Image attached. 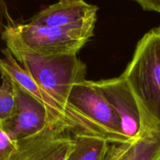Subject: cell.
<instances>
[{"label":"cell","mask_w":160,"mask_h":160,"mask_svg":"<svg viewBox=\"0 0 160 160\" xmlns=\"http://www.w3.org/2000/svg\"><path fill=\"white\" fill-rule=\"evenodd\" d=\"M6 20L1 31L2 39L19 64L55 101L75 109L69 104L68 98L73 86L86 80V64L77 55L45 56L34 52L20 39L8 14Z\"/></svg>","instance_id":"6da1fadb"},{"label":"cell","mask_w":160,"mask_h":160,"mask_svg":"<svg viewBox=\"0 0 160 160\" xmlns=\"http://www.w3.org/2000/svg\"><path fill=\"white\" fill-rule=\"evenodd\" d=\"M121 75L138 106L142 131H160V26L148 31L138 42Z\"/></svg>","instance_id":"7a4b0ae2"},{"label":"cell","mask_w":160,"mask_h":160,"mask_svg":"<svg viewBox=\"0 0 160 160\" xmlns=\"http://www.w3.org/2000/svg\"><path fill=\"white\" fill-rule=\"evenodd\" d=\"M5 56L0 59V73L9 77L38 100L47 109L50 123H60L68 128L73 135L78 134L102 136L109 140L106 134L96 124L76 109H69L55 101L19 64L7 48L2 50Z\"/></svg>","instance_id":"3957f363"},{"label":"cell","mask_w":160,"mask_h":160,"mask_svg":"<svg viewBox=\"0 0 160 160\" xmlns=\"http://www.w3.org/2000/svg\"><path fill=\"white\" fill-rule=\"evenodd\" d=\"M20 39L34 52L45 56L77 55L94 35L80 29L16 23Z\"/></svg>","instance_id":"277c9868"},{"label":"cell","mask_w":160,"mask_h":160,"mask_svg":"<svg viewBox=\"0 0 160 160\" xmlns=\"http://www.w3.org/2000/svg\"><path fill=\"white\" fill-rule=\"evenodd\" d=\"M68 102L102 130L110 143H124L131 140L123 133L118 113L92 81L85 80L75 84Z\"/></svg>","instance_id":"5b68a950"},{"label":"cell","mask_w":160,"mask_h":160,"mask_svg":"<svg viewBox=\"0 0 160 160\" xmlns=\"http://www.w3.org/2000/svg\"><path fill=\"white\" fill-rule=\"evenodd\" d=\"M8 160H66L74 146L73 134L60 123H48L35 135L17 142Z\"/></svg>","instance_id":"8992f818"},{"label":"cell","mask_w":160,"mask_h":160,"mask_svg":"<svg viewBox=\"0 0 160 160\" xmlns=\"http://www.w3.org/2000/svg\"><path fill=\"white\" fill-rule=\"evenodd\" d=\"M98 10V6L84 0H59L39 11L28 23L94 33Z\"/></svg>","instance_id":"52a82bcc"},{"label":"cell","mask_w":160,"mask_h":160,"mask_svg":"<svg viewBox=\"0 0 160 160\" xmlns=\"http://www.w3.org/2000/svg\"><path fill=\"white\" fill-rule=\"evenodd\" d=\"M13 84L15 109L12 117L2 124L10 138L18 142L38 134L50 123L45 106L24 89Z\"/></svg>","instance_id":"ba28073f"},{"label":"cell","mask_w":160,"mask_h":160,"mask_svg":"<svg viewBox=\"0 0 160 160\" xmlns=\"http://www.w3.org/2000/svg\"><path fill=\"white\" fill-rule=\"evenodd\" d=\"M92 81L121 119L123 133L131 140L142 132V120L135 98L122 75L119 78Z\"/></svg>","instance_id":"9c48e42d"},{"label":"cell","mask_w":160,"mask_h":160,"mask_svg":"<svg viewBox=\"0 0 160 160\" xmlns=\"http://www.w3.org/2000/svg\"><path fill=\"white\" fill-rule=\"evenodd\" d=\"M104 160H160V131L145 130L129 142L112 143Z\"/></svg>","instance_id":"30bf717a"},{"label":"cell","mask_w":160,"mask_h":160,"mask_svg":"<svg viewBox=\"0 0 160 160\" xmlns=\"http://www.w3.org/2000/svg\"><path fill=\"white\" fill-rule=\"evenodd\" d=\"M73 138L74 146L66 160H104L110 143L106 138L78 134Z\"/></svg>","instance_id":"8fae6325"},{"label":"cell","mask_w":160,"mask_h":160,"mask_svg":"<svg viewBox=\"0 0 160 160\" xmlns=\"http://www.w3.org/2000/svg\"><path fill=\"white\" fill-rule=\"evenodd\" d=\"M2 80L0 85V122L4 123L13 114L16 105V94L12 80L1 73Z\"/></svg>","instance_id":"7c38bea8"},{"label":"cell","mask_w":160,"mask_h":160,"mask_svg":"<svg viewBox=\"0 0 160 160\" xmlns=\"http://www.w3.org/2000/svg\"><path fill=\"white\" fill-rule=\"evenodd\" d=\"M17 148V142L10 138L0 122V160L9 159Z\"/></svg>","instance_id":"4fadbf2b"},{"label":"cell","mask_w":160,"mask_h":160,"mask_svg":"<svg viewBox=\"0 0 160 160\" xmlns=\"http://www.w3.org/2000/svg\"><path fill=\"white\" fill-rule=\"evenodd\" d=\"M145 11H156L160 12V0H133Z\"/></svg>","instance_id":"5bb4252c"},{"label":"cell","mask_w":160,"mask_h":160,"mask_svg":"<svg viewBox=\"0 0 160 160\" xmlns=\"http://www.w3.org/2000/svg\"><path fill=\"white\" fill-rule=\"evenodd\" d=\"M159 13H160V12H159Z\"/></svg>","instance_id":"9a60e30c"}]
</instances>
